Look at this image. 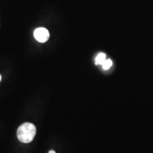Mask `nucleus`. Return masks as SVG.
Here are the masks:
<instances>
[{"label": "nucleus", "instance_id": "2", "mask_svg": "<svg viewBox=\"0 0 153 153\" xmlns=\"http://www.w3.org/2000/svg\"><path fill=\"white\" fill-rule=\"evenodd\" d=\"M33 35L36 40L40 43H45L49 38L50 35L48 30L43 27L36 28L33 33Z\"/></svg>", "mask_w": 153, "mask_h": 153}, {"label": "nucleus", "instance_id": "4", "mask_svg": "<svg viewBox=\"0 0 153 153\" xmlns=\"http://www.w3.org/2000/svg\"><path fill=\"white\" fill-rule=\"evenodd\" d=\"M102 67L104 70H108L112 65V61L110 59L105 60L103 64L102 65Z\"/></svg>", "mask_w": 153, "mask_h": 153}, {"label": "nucleus", "instance_id": "6", "mask_svg": "<svg viewBox=\"0 0 153 153\" xmlns=\"http://www.w3.org/2000/svg\"><path fill=\"white\" fill-rule=\"evenodd\" d=\"M1 78H2V76H1V75L0 74V82H1Z\"/></svg>", "mask_w": 153, "mask_h": 153}, {"label": "nucleus", "instance_id": "5", "mask_svg": "<svg viewBox=\"0 0 153 153\" xmlns=\"http://www.w3.org/2000/svg\"><path fill=\"white\" fill-rule=\"evenodd\" d=\"M56 153L55 152L54 150H51V151H49V153Z\"/></svg>", "mask_w": 153, "mask_h": 153}, {"label": "nucleus", "instance_id": "1", "mask_svg": "<svg viewBox=\"0 0 153 153\" xmlns=\"http://www.w3.org/2000/svg\"><path fill=\"white\" fill-rule=\"evenodd\" d=\"M36 133V126L31 123H25L18 128L16 135L21 142L28 143L33 141Z\"/></svg>", "mask_w": 153, "mask_h": 153}, {"label": "nucleus", "instance_id": "3", "mask_svg": "<svg viewBox=\"0 0 153 153\" xmlns=\"http://www.w3.org/2000/svg\"><path fill=\"white\" fill-rule=\"evenodd\" d=\"M105 58H106V55L105 53H99L97 56V57L96 58V60H95L96 64H99V65H102L105 60H106Z\"/></svg>", "mask_w": 153, "mask_h": 153}]
</instances>
